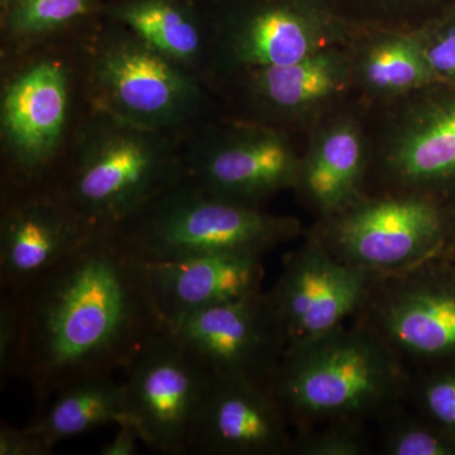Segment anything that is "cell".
Instances as JSON below:
<instances>
[{
  "mask_svg": "<svg viewBox=\"0 0 455 455\" xmlns=\"http://www.w3.org/2000/svg\"><path fill=\"white\" fill-rule=\"evenodd\" d=\"M20 347L16 376L46 406L68 386L125 371L163 331L140 259L113 229L17 292Z\"/></svg>",
  "mask_w": 455,
  "mask_h": 455,
  "instance_id": "1",
  "label": "cell"
},
{
  "mask_svg": "<svg viewBox=\"0 0 455 455\" xmlns=\"http://www.w3.org/2000/svg\"><path fill=\"white\" fill-rule=\"evenodd\" d=\"M166 132L94 110L53 190L98 229H116L187 178Z\"/></svg>",
  "mask_w": 455,
  "mask_h": 455,
  "instance_id": "2",
  "label": "cell"
},
{
  "mask_svg": "<svg viewBox=\"0 0 455 455\" xmlns=\"http://www.w3.org/2000/svg\"><path fill=\"white\" fill-rule=\"evenodd\" d=\"M298 220L229 202L188 176L113 229L142 259L212 254L262 257L300 233Z\"/></svg>",
  "mask_w": 455,
  "mask_h": 455,
  "instance_id": "3",
  "label": "cell"
},
{
  "mask_svg": "<svg viewBox=\"0 0 455 455\" xmlns=\"http://www.w3.org/2000/svg\"><path fill=\"white\" fill-rule=\"evenodd\" d=\"M397 379L381 341L338 328L287 348L268 390L286 414L347 418L390 400Z\"/></svg>",
  "mask_w": 455,
  "mask_h": 455,
  "instance_id": "4",
  "label": "cell"
},
{
  "mask_svg": "<svg viewBox=\"0 0 455 455\" xmlns=\"http://www.w3.org/2000/svg\"><path fill=\"white\" fill-rule=\"evenodd\" d=\"M88 73L94 110L139 127L169 133L202 107V90L191 71L124 27L95 42Z\"/></svg>",
  "mask_w": 455,
  "mask_h": 455,
  "instance_id": "5",
  "label": "cell"
},
{
  "mask_svg": "<svg viewBox=\"0 0 455 455\" xmlns=\"http://www.w3.org/2000/svg\"><path fill=\"white\" fill-rule=\"evenodd\" d=\"M70 88L66 66L49 57L23 66L5 84L0 101L3 194L52 187L70 116Z\"/></svg>",
  "mask_w": 455,
  "mask_h": 455,
  "instance_id": "6",
  "label": "cell"
},
{
  "mask_svg": "<svg viewBox=\"0 0 455 455\" xmlns=\"http://www.w3.org/2000/svg\"><path fill=\"white\" fill-rule=\"evenodd\" d=\"M355 35L320 0H248L221 20L212 53L220 68L245 74L347 46Z\"/></svg>",
  "mask_w": 455,
  "mask_h": 455,
  "instance_id": "7",
  "label": "cell"
},
{
  "mask_svg": "<svg viewBox=\"0 0 455 455\" xmlns=\"http://www.w3.org/2000/svg\"><path fill=\"white\" fill-rule=\"evenodd\" d=\"M214 376L166 331L125 368V415L155 453L188 454V438Z\"/></svg>",
  "mask_w": 455,
  "mask_h": 455,
  "instance_id": "8",
  "label": "cell"
},
{
  "mask_svg": "<svg viewBox=\"0 0 455 455\" xmlns=\"http://www.w3.org/2000/svg\"><path fill=\"white\" fill-rule=\"evenodd\" d=\"M184 158L188 178L204 190L256 208L296 187L301 161L277 127L241 122L206 132Z\"/></svg>",
  "mask_w": 455,
  "mask_h": 455,
  "instance_id": "9",
  "label": "cell"
},
{
  "mask_svg": "<svg viewBox=\"0 0 455 455\" xmlns=\"http://www.w3.org/2000/svg\"><path fill=\"white\" fill-rule=\"evenodd\" d=\"M377 157L406 193L455 194V82L436 83L392 101Z\"/></svg>",
  "mask_w": 455,
  "mask_h": 455,
  "instance_id": "10",
  "label": "cell"
},
{
  "mask_svg": "<svg viewBox=\"0 0 455 455\" xmlns=\"http://www.w3.org/2000/svg\"><path fill=\"white\" fill-rule=\"evenodd\" d=\"M163 331L214 377L267 386L286 352L283 326L268 295L223 302L167 323Z\"/></svg>",
  "mask_w": 455,
  "mask_h": 455,
  "instance_id": "11",
  "label": "cell"
},
{
  "mask_svg": "<svg viewBox=\"0 0 455 455\" xmlns=\"http://www.w3.org/2000/svg\"><path fill=\"white\" fill-rule=\"evenodd\" d=\"M331 220L335 252L368 272L411 266L442 243L449 227L442 202L416 193L361 199Z\"/></svg>",
  "mask_w": 455,
  "mask_h": 455,
  "instance_id": "12",
  "label": "cell"
},
{
  "mask_svg": "<svg viewBox=\"0 0 455 455\" xmlns=\"http://www.w3.org/2000/svg\"><path fill=\"white\" fill-rule=\"evenodd\" d=\"M98 230L53 188L3 194L2 292L20 291L76 252Z\"/></svg>",
  "mask_w": 455,
  "mask_h": 455,
  "instance_id": "13",
  "label": "cell"
},
{
  "mask_svg": "<svg viewBox=\"0 0 455 455\" xmlns=\"http://www.w3.org/2000/svg\"><path fill=\"white\" fill-rule=\"evenodd\" d=\"M370 272L335 259L311 244L287 259L268 293L286 338V349L340 328L366 296Z\"/></svg>",
  "mask_w": 455,
  "mask_h": 455,
  "instance_id": "14",
  "label": "cell"
},
{
  "mask_svg": "<svg viewBox=\"0 0 455 455\" xmlns=\"http://www.w3.org/2000/svg\"><path fill=\"white\" fill-rule=\"evenodd\" d=\"M289 449L286 412L267 386L214 377L188 438V454L277 455Z\"/></svg>",
  "mask_w": 455,
  "mask_h": 455,
  "instance_id": "15",
  "label": "cell"
},
{
  "mask_svg": "<svg viewBox=\"0 0 455 455\" xmlns=\"http://www.w3.org/2000/svg\"><path fill=\"white\" fill-rule=\"evenodd\" d=\"M140 266L163 328L206 307L259 295L263 280L260 256L252 254L140 259Z\"/></svg>",
  "mask_w": 455,
  "mask_h": 455,
  "instance_id": "16",
  "label": "cell"
},
{
  "mask_svg": "<svg viewBox=\"0 0 455 455\" xmlns=\"http://www.w3.org/2000/svg\"><path fill=\"white\" fill-rule=\"evenodd\" d=\"M347 46L317 51L300 61L245 73L248 97L266 121H320L355 86Z\"/></svg>",
  "mask_w": 455,
  "mask_h": 455,
  "instance_id": "17",
  "label": "cell"
},
{
  "mask_svg": "<svg viewBox=\"0 0 455 455\" xmlns=\"http://www.w3.org/2000/svg\"><path fill=\"white\" fill-rule=\"evenodd\" d=\"M372 145L355 113L331 112L320 119L301 157L295 188L325 217L361 200Z\"/></svg>",
  "mask_w": 455,
  "mask_h": 455,
  "instance_id": "18",
  "label": "cell"
},
{
  "mask_svg": "<svg viewBox=\"0 0 455 455\" xmlns=\"http://www.w3.org/2000/svg\"><path fill=\"white\" fill-rule=\"evenodd\" d=\"M348 49L355 86L383 103L439 83L410 28L357 32Z\"/></svg>",
  "mask_w": 455,
  "mask_h": 455,
  "instance_id": "19",
  "label": "cell"
},
{
  "mask_svg": "<svg viewBox=\"0 0 455 455\" xmlns=\"http://www.w3.org/2000/svg\"><path fill=\"white\" fill-rule=\"evenodd\" d=\"M382 324L392 343L410 355L455 357V284H407L386 302Z\"/></svg>",
  "mask_w": 455,
  "mask_h": 455,
  "instance_id": "20",
  "label": "cell"
},
{
  "mask_svg": "<svg viewBox=\"0 0 455 455\" xmlns=\"http://www.w3.org/2000/svg\"><path fill=\"white\" fill-rule=\"evenodd\" d=\"M44 407L40 418L26 427L53 451L62 440L127 419L123 382L113 376L75 382Z\"/></svg>",
  "mask_w": 455,
  "mask_h": 455,
  "instance_id": "21",
  "label": "cell"
},
{
  "mask_svg": "<svg viewBox=\"0 0 455 455\" xmlns=\"http://www.w3.org/2000/svg\"><path fill=\"white\" fill-rule=\"evenodd\" d=\"M114 20L167 57L193 70L202 61L206 42L196 18L173 0H125L112 9Z\"/></svg>",
  "mask_w": 455,
  "mask_h": 455,
  "instance_id": "22",
  "label": "cell"
},
{
  "mask_svg": "<svg viewBox=\"0 0 455 455\" xmlns=\"http://www.w3.org/2000/svg\"><path fill=\"white\" fill-rule=\"evenodd\" d=\"M95 0H3V28L20 46L36 44L88 17Z\"/></svg>",
  "mask_w": 455,
  "mask_h": 455,
  "instance_id": "23",
  "label": "cell"
},
{
  "mask_svg": "<svg viewBox=\"0 0 455 455\" xmlns=\"http://www.w3.org/2000/svg\"><path fill=\"white\" fill-rule=\"evenodd\" d=\"M411 29L425 61L439 83L455 82V4Z\"/></svg>",
  "mask_w": 455,
  "mask_h": 455,
  "instance_id": "24",
  "label": "cell"
},
{
  "mask_svg": "<svg viewBox=\"0 0 455 455\" xmlns=\"http://www.w3.org/2000/svg\"><path fill=\"white\" fill-rule=\"evenodd\" d=\"M386 451L391 455H451L455 447L447 433L407 424L388 436Z\"/></svg>",
  "mask_w": 455,
  "mask_h": 455,
  "instance_id": "25",
  "label": "cell"
},
{
  "mask_svg": "<svg viewBox=\"0 0 455 455\" xmlns=\"http://www.w3.org/2000/svg\"><path fill=\"white\" fill-rule=\"evenodd\" d=\"M20 347V320L17 302L8 292L0 296V383L2 390L16 376Z\"/></svg>",
  "mask_w": 455,
  "mask_h": 455,
  "instance_id": "26",
  "label": "cell"
},
{
  "mask_svg": "<svg viewBox=\"0 0 455 455\" xmlns=\"http://www.w3.org/2000/svg\"><path fill=\"white\" fill-rule=\"evenodd\" d=\"M425 409L449 435H455V373L442 374L427 383Z\"/></svg>",
  "mask_w": 455,
  "mask_h": 455,
  "instance_id": "27",
  "label": "cell"
},
{
  "mask_svg": "<svg viewBox=\"0 0 455 455\" xmlns=\"http://www.w3.org/2000/svg\"><path fill=\"white\" fill-rule=\"evenodd\" d=\"M366 451V440L359 431L350 429L325 431L299 447V453L305 455H361Z\"/></svg>",
  "mask_w": 455,
  "mask_h": 455,
  "instance_id": "28",
  "label": "cell"
},
{
  "mask_svg": "<svg viewBox=\"0 0 455 455\" xmlns=\"http://www.w3.org/2000/svg\"><path fill=\"white\" fill-rule=\"evenodd\" d=\"M53 449L27 427L0 424V455H50Z\"/></svg>",
  "mask_w": 455,
  "mask_h": 455,
  "instance_id": "29",
  "label": "cell"
},
{
  "mask_svg": "<svg viewBox=\"0 0 455 455\" xmlns=\"http://www.w3.org/2000/svg\"><path fill=\"white\" fill-rule=\"evenodd\" d=\"M118 425V431L109 443L100 449L101 455H136L137 444L140 440L136 425L130 419H124Z\"/></svg>",
  "mask_w": 455,
  "mask_h": 455,
  "instance_id": "30",
  "label": "cell"
},
{
  "mask_svg": "<svg viewBox=\"0 0 455 455\" xmlns=\"http://www.w3.org/2000/svg\"><path fill=\"white\" fill-rule=\"evenodd\" d=\"M419 2H427V0H419ZM427 2H436V0H427Z\"/></svg>",
  "mask_w": 455,
  "mask_h": 455,
  "instance_id": "31",
  "label": "cell"
}]
</instances>
